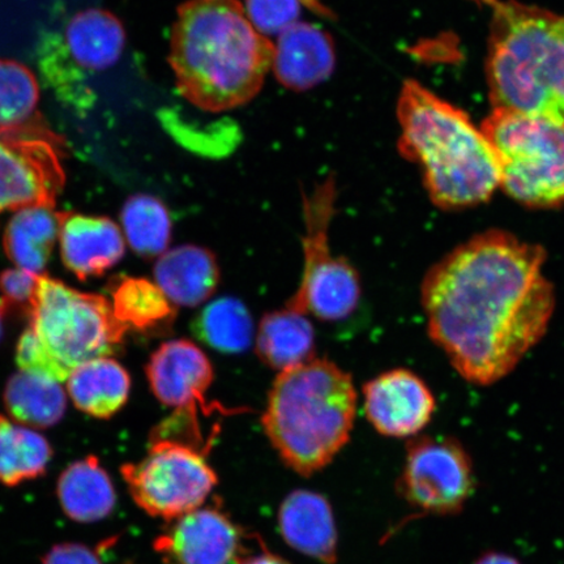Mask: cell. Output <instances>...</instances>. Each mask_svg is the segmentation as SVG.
<instances>
[{"mask_svg":"<svg viewBox=\"0 0 564 564\" xmlns=\"http://www.w3.org/2000/svg\"><path fill=\"white\" fill-rule=\"evenodd\" d=\"M544 247L506 230L468 239L422 280L432 341L476 386L509 377L547 333L556 299Z\"/></svg>","mask_w":564,"mask_h":564,"instance_id":"6da1fadb","label":"cell"},{"mask_svg":"<svg viewBox=\"0 0 564 564\" xmlns=\"http://www.w3.org/2000/svg\"><path fill=\"white\" fill-rule=\"evenodd\" d=\"M273 42L257 31L238 0H192L173 26L171 56L176 87L197 109L241 108L263 88Z\"/></svg>","mask_w":564,"mask_h":564,"instance_id":"7a4b0ae2","label":"cell"},{"mask_svg":"<svg viewBox=\"0 0 564 564\" xmlns=\"http://www.w3.org/2000/svg\"><path fill=\"white\" fill-rule=\"evenodd\" d=\"M401 156L421 167L430 200L444 210L477 207L500 187L496 154L467 112L408 80L400 91Z\"/></svg>","mask_w":564,"mask_h":564,"instance_id":"3957f363","label":"cell"},{"mask_svg":"<svg viewBox=\"0 0 564 564\" xmlns=\"http://www.w3.org/2000/svg\"><path fill=\"white\" fill-rule=\"evenodd\" d=\"M357 414L350 373L327 358L279 372L262 423L289 468L313 476L347 446Z\"/></svg>","mask_w":564,"mask_h":564,"instance_id":"277c9868","label":"cell"},{"mask_svg":"<svg viewBox=\"0 0 564 564\" xmlns=\"http://www.w3.org/2000/svg\"><path fill=\"white\" fill-rule=\"evenodd\" d=\"M492 7L486 59L492 109L564 126V15L517 0Z\"/></svg>","mask_w":564,"mask_h":564,"instance_id":"5b68a950","label":"cell"},{"mask_svg":"<svg viewBox=\"0 0 564 564\" xmlns=\"http://www.w3.org/2000/svg\"><path fill=\"white\" fill-rule=\"evenodd\" d=\"M30 317L17 349L20 370L44 373L61 383L91 359L115 355L129 330L109 300L46 274H41Z\"/></svg>","mask_w":564,"mask_h":564,"instance_id":"8992f818","label":"cell"},{"mask_svg":"<svg viewBox=\"0 0 564 564\" xmlns=\"http://www.w3.org/2000/svg\"><path fill=\"white\" fill-rule=\"evenodd\" d=\"M499 167L500 188L529 208L564 204V126L492 109L481 127Z\"/></svg>","mask_w":564,"mask_h":564,"instance_id":"52a82bcc","label":"cell"},{"mask_svg":"<svg viewBox=\"0 0 564 564\" xmlns=\"http://www.w3.org/2000/svg\"><path fill=\"white\" fill-rule=\"evenodd\" d=\"M124 46V28L111 12H77L61 31L41 35L37 58L42 80L63 105L86 115L96 102L90 80L115 67Z\"/></svg>","mask_w":564,"mask_h":564,"instance_id":"ba28073f","label":"cell"},{"mask_svg":"<svg viewBox=\"0 0 564 564\" xmlns=\"http://www.w3.org/2000/svg\"><path fill=\"white\" fill-rule=\"evenodd\" d=\"M336 183L328 178L303 197L305 237L303 271L297 291L286 306L328 323L348 319L362 297L361 279L347 259L334 257L329 247V224L335 214Z\"/></svg>","mask_w":564,"mask_h":564,"instance_id":"9c48e42d","label":"cell"},{"mask_svg":"<svg viewBox=\"0 0 564 564\" xmlns=\"http://www.w3.org/2000/svg\"><path fill=\"white\" fill-rule=\"evenodd\" d=\"M207 454L186 443L151 441L143 460L121 468L133 502L167 521L200 509L218 482Z\"/></svg>","mask_w":564,"mask_h":564,"instance_id":"30bf717a","label":"cell"},{"mask_svg":"<svg viewBox=\"0 0 564 564\" xmlns=\"http://www.w3.org/2000/svg\"><path fill=\"white\" fill-rule=\"evenodd\" d=\"M476 490L474 462L453 436L409 440L398 491L415 511L435 517L460 513Z\"/></svg>","mask_w":564,"mask_h":564,"instance_id":"8fae6325","label":"cell"},{"mask_svg":"<svg viewBox=\"0 0 564 564\" xmlns=\"http://www.w3.org/2000/svg\"><path fill=\"white\" fill-rule=\"evenodd\" d=\"M63 141L42 123L0 129V215L28 207H55L65 186Z\"/></svg>","mask_w":564,"mask_h":564,"instance_id":"7c38bea8","label":"cell"},{"mask_svg":"<svg viewBox=\"0 0 564 564\" xmlns=\"http://www.w3.org/2000/svg\"><path fill=\"white\" fill-rule=\"evenodd\" d=\"M365 412L373 429L390 438L412 440L433 420L434 393L417 373L394 369L364 387Z\"/></svg>","mask_w":564,"mask_h":564,"instance_id":"4fadbf2b","label":"cell"},{"mask_svg":"<svg viewBox=\"0 0 564 564\" xmlns=\"http://www.w3.org/2000/svg\"><path fill=\"white\" fill-rule=\"evenodd\" d=\"M242 531L218 507H200L173 520L154 550L174 564H230L241 560Z\"/></svg>","mask_w":564,"mask_h":564,"instance_id":"5bb4252c","label":"cell"},{"mask_svg":"<svg viewBox=\"0 0 564 564\" xmlns=\"http://www.w3.org/2000/svg\"><path fill=\"white\" fill-rule=\"evenodd\" d=\"M148 382L162 404L176 411L210 413L206 397L214 383L210 359L196 344L185 338L161 345L147 365Z\"/></svg>","mask_w":564,"mask_h":564,"instance_id":"9a60e30c","label":"cell"},{"mask_svg":"<svg viewBox=\"0 0 564 564\" xmlns=\"http://www.w3.org/2000/svg\"><path fill=\"white\" fill-rule=\"evenodd\" d=\"M335 65L334 41L316 25L294 24L273 44L272 69L288 89L305 91L319 86L333 75Z\"/></svg>","mask_w":564,"mask_h":564,"instance_id":"2e32d148","label":"cell"},{"mask_svg":"<svg viewBox=\"0 0 564 564\" xmlns=\"http://www.w3.org/2000/svg\"><path fill=\"white\" fill-rule=\"evenodd\" d=\"M63 263L80 280L101 276L124 256L121 228L108 217L69 214L63 220L61 236Z\"/></svg>","mask_w":564,"mask_h":564,"instance_id":"e0dca14e","label":"cell"},{"mask_svg":"<svg viewBox=\"0 0 564 564\" xmlns=\"http://www.w3.org/2000/svg\"><path fill=\"white\" fill-rule=\"evenodd\" d=\"M282 539L299 553L324 564L337 561V531L333 507L322 494L295 490L279 511Z\"/></svg>","mask_w":564,"mask_h":564,"instance_id":"ac0fdd59","label":"cell"},{"mask_svg":"<svg viewBox=\"0 0 564 564\" xmlns=\"http://www.w3.org/2000/svg\"><path fill=\"white\" fill-rule=\"evenodd\" d=\"M154 280L173 305L196 307L216 293L221 272L214 252L206 247L183 245L158 258Z\"/></svg>","mask_w":564,"mask_h":564,"instance_id":"d6986e66","label":"cell"},{"mask_svg":"<svg viewBox=\"0 0 564 564\" xmlns=\"http://www.w3.org/2000/svg\"><path fill=\"white\" fill-rule=\"evenodd\" d=\"M56 497L66 517L80 524L109 518L117 505L115 485L96 456L82 458L62 471Z\"/></svg>","mask_w":564,"mask_h":564,"instance_id":"ffe728a7","label":"cell"},{"mask_svg":"<svg viewBox=\"0 0 564 564\" xmlns=\"http://www.w3.org/2000/svg\"><path fill=\"white\" fill-rule=\"evenodd\" d=\"M66 214L44 206L18 210L4 231L7 257L20 270L44 274L55 243L59 242Z\"/></svg>","mask_w":564,"mask_h":564,"instance_id":"44dd1931","label":"cell"},{"mask_svg":"<svg viewBox=\"0 0 564 564\" xmlns=\"http://www.w3.org/2000/svg\"><path fill=\"white\" fill-rule=\"evenodd\" d=\"M256 349L263 364L285 371L315 358V329L306 314L285 305L263 316Z\"/></svg>","mask_w":564,"mask_h":564,"instance_id":"7402d4cb","label":"cell"},{"mask_svg":"<svg viewBox=\"0 0 564 564\" xmlns=\"http://www.w3.org/2000/svg\"><path fill=\"white\" fill-rule=\"evenodd\" d=\"M67 393L77 409L96 419H109L121 409L131 390L123 366L110 357L91 359L69 373Z\"/></svg>","mask_w":564,"mask_h":564,"instance_id":"603a6c76","label":"cell"},{"mask_svg":"<svg viewBox=\"0 0 564 564\" xmlns=\"http://www.w3.org/2000/svg\"><path fill=\"white\" fill-rule=\"evenodd\" d=\"M3 397L7 412L20 425L51 427L66 412L62 383L40 372L20 370L7 383Z\"/></svg>","mask_w":564,"mask_h":564,"instance_id":"cb8c5ba5","label":"cell"},{"mask_svg":"<svg viewBox=\"0 0 564 564\" xmlns=\"http://www.w3.org/2000/svg\"><path fill=\"white\" fill-rule=\"evenodd\" d=\"M52 456L44 436L0 415V484L15 488L45 475Z\"/></svg>","mask_w":564,"mask_h":564,"instance_id":"d4e9b609","label":"cell"},{"mask_svg":"<svg viewBox=\"0 0 564 564\" xmlns=\"http://www.w3.org/2000/svg\"><path fill=\"white\" fill-rule=\"evenodd\" d=\"M111 297L112 312L129 329L150 333L174 321L175 307L156 282L123 278L112 284Z\"/></svg>","mask_w":564,"mask_h":564,"instance_id":"484cf974","label":"cell"},{"mask_svg":"<svg viewBox=\"0 0 564 564\" xmlns=\"http://www.w3.org/2000/svg\"><path fill=\"white\" fill-rule=\"evenodd\" d=\"M193 330L202 343L224 355L243 352L256 336L249 308L232 297L210 302L195 317Z\"/></svg>","mask_w":564,"mask_h":564,"instance_id":"4316f807","label":"cell"},{"mask_svg":"<svg viewBox=\"0 0 564 564\" xmlns=\"http://www.w3.org/2000/svg\"><path fill=\"white\" fill-rule=\"evenodd\" d=\"M123 235L131 249L143 258H159L172 241V218L159 197L138 194L124 203Z\"/></svg>","mask_w":564,"mask_h":564,"instance_id":"83f0119b","label":"cell"},{"mask_svg":"<svg viewBox=\"0 0 564 564\" xmlns=\"http://www.w3.org/2000/svg\"><path fill=\"white\" fill-rule=\"evenodd\" d=\"M39 100V82L32 70L17 61L0 59V129L33 121Z\"/></svg>","mask_w":564,"mask_h":564,"instance_id":"f1b7e54d","label":"cell"},{"mask_svg":"<svg viewBox=\"0 0 564 564\" xmlns=\"http://www.w3.org/2000/svg\"><path fill=\"white\" fill-rule=\"evenodd\" d=\"M245 11L259 33L280 35L299 23L301 0H246Z\"/></svg>","mask_w":564,"mask_h":564,"instance_id":"f546056e","label":"cell"},{"mask_svg":"<svg viewBox=\"0 0 564 564\" xmlns=\"http://www.w3.org/2000/svg\"><path fill=\"white\" fill-rule=\"evenodd\" d=\"M41 274L20 268H12L0 274V310L3 315L10 312H24L30 315Z\"/></svg>","mask_w":564,"mask_h":564,"instance_id":"4dcf8cb0","label":"cell"},{"mask_svg":"<svg viewBox=\"0 0 564 564\" xmlns=\"http://www.w3.org/2000/svg\"><path fill=\"white\" fill-rule=\"evenodd\" d=\"M42 564H102V562L87 545L65 542L48 550L42 558Z\"/></svg>","mask_w":564,"mask_h":564,"instance_id":"1f68e13d","label":"cell"},{"mask_svg":"<svg viewBox=\"0 0 564 564\" xmlns=\"http://www.w3.org/2000/svg\"><path fill=\"white\" fill-rule=\"evenodd\" d=\"M238 562L239 564H291L285 560H282L281 556L270 552L246 556V558L239 560Z\"/></svg>","mask_w":564,"mask_h":564,"instance_id":"d6a6232c","label":"cell"},{"mask_svg":"<svg viewBox=\"0 0 564 564\" xmlns=\"http://www.w3.org/2000/svg\"><path fill=\"white\" fill-rule=\"evenodd\" d=\"M475 564H521L512 555L505 553L490 552L486 553L475 562Z\"/></svg>","mask_w":564,"mask_h":564,"instance_id":"836d02e7","label":"cell"},{"mask_svg":"<svg viewBox=\"0 0 564 564\" xmlns=\"http://www.w3.org/2000/svg\"><path fill=\"white\" fill-rule=\"evenodd\" d=\"M3 313H2V310H0V338H2V335H3Z\"/></svg>","mask_w":564,"mask_h":564,"instance_id":"e575fe53","label":"cell"},{"mask_svg":"<svg viewBox=\"0 0 564 564\" xmlns=\"http://www.w3.org/2000/svg\"><path fill=\"white\" fill-rule=\"evenodd\" d=\"M475 2H479V3H482V4H494L497 2V0H475Z\"/></svg>","mask_w":564,"mask_h":564,"instance_id":"d590c367","label":"cell"}]
</instances>
